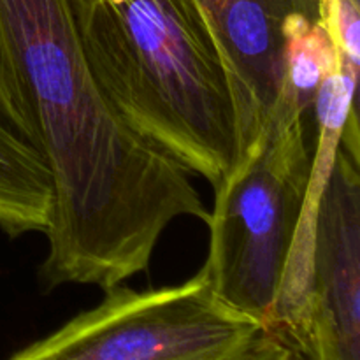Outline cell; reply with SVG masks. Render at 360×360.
Returning <instances> with one entry per match:
<instances>
[{
	"label": "cell",
	"instance_id": "1",
	"mask_svg": "<svg viewBox=\"0 0 360 360\" xmlns=\"http://www.w3.org/2000/svg\"><path fill=\"white\" fill-rule=\"evenodd\" d=\"M77 0H0V118L53 178L44 290H109L148 271L165 229L210 211L183 169L134 132L95 81Z\"/></svg>",
	"mask_w": 360,
	"mask_h": 360
},
{
	"label": "cell",
	"instance_id": "2",
	"mask_svg": "<svg viewBox=\"0 0 360 360\" xmlns=\"http://www.w3.org/2000/svg\"><path fill=\"white\" fill-rule=\"evenodd\" d=\"M79 41L120 118L217 186L239 158L220 55L186 0H77Z\"/></svg>",
	"mask_w": 360,
	"mask_h": 360
},
{
	"label": "cell",
	"instance_id": "3",
	"mask_svg": "<svg viewBox=\"0 0 360 360\" xmlns=\"http://www.w3.org/2000/svg\"><path fill=\"white\" fill-rule=\"evenodd\" d=\"M311 172L306 115L281 88L252 146L214 186L202 274L231 308L269 327Z\"/></svg>",
	"mask_w": 360,
	"mask_h": 360
},
{
	"label": "cell",
	"instance_id": "4",
	"mask_svg": "<svg viewBox=\"0 0 360 360\" xmlns=\"http://www.w3.org/2000/svg\"><path fill=\"white\" fill-rule=\"evenodd\" d=\"M9 360H301L252 316L231 308L202 271L172 287L105 290L95 308Z\"/></svg>",
	"mask_w": 360,
	"mask_h": 360
},
{
	"label": "cell",
	"instance_id": "5",
	"mask_svg": "<svg viewBox=\"0 0 360 360\" xmlns=\"http://www.w3.org/2000/svg\"><path fill=\"white\" fill-rule=\"evenodd\" d=\"M301 360H360V174L340 146L316 214Z\"/></svg>",
	"mask_w": 360,
	"mask_h": 360
},
{
	"label": "cell",
	"instance_id": "6",
	"mask_svg": "<svg viewBox=\"0 0 360 360\" xmlns=\"http://www.w3.org/2000/svg\"><path fill=\"white\" fill-rule=\"evenodd\" d=\"M227 72L238 112L239 157L274 111L283 86V27L320 21V0H186Z\"/></svg>",
	"mask_w": 360,
	"mask_h": 360
},
{
	"label": "cell",
	"instance_id": "7",
	"mask_svg": "<svg viewBox=\"0 0 360 360\" xmlns=\"http://www.w3.org/2000/svg\"><path fill=\"white\" fill-rule=\"evenodd\" d=\"M55 192L48 165L0 118V231L9 238L46 234Z\"/></svg>",
	"mask_w": 360,
	"mask_h": 360
}]
</instances>
